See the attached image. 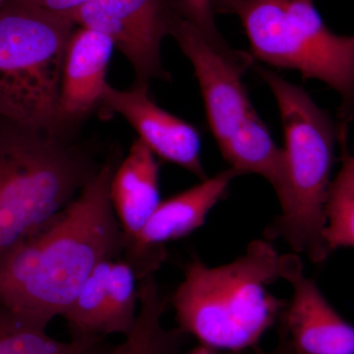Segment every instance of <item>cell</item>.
<instances>
[{"label":"cell","mask_w":354,"mask_h":354,"mask_svg":"<svg viewBox=\"0 0 354 354\" xmlns=\"http://www.w3.org/2000/svg\"><path fill=\"white\" fill-rule=\"evenodd\" d=\"M120 155L111 153L78 196L0 267V302L48 329L62 317L95 266L124 252L111 185Z\"/></svg>","instance_id":"obj_1"},{"label":"cell","mask_w":354,"mask_h":354,"mask_svg":"<svg viewBox=\"0 0 354 354\" xmlns=\"http://www.w3.org/2000/svg\"><path fill=\"white\" fill-rule=\"evenodd\" d=\"M279 257L265 239L251 242L243 255L227 264L193 260L169 301L178 330L216 351L255 348L286 305L268 288L279 279Z\"/></svg>","instance_id":"obj_2"},{"label":"cell","mask_w":354,"mask_h":354,"mask_svg":"<svg viewBox=\"0 0 354 354\" xmlns=\"http://www.w3.org/2000/svg\"><path fill=\"white\" fill-rule=\"evenodd\" d=\"M258 72L278 104L285 137L281 213L266 228L265 239L283 241L292 252L320 264L330 255L324 232L337 124L299 86L271 70L259 67Z\"/></svg>","instance_id":"obj_3"},{"label":"cell","mask_w":354,"mask_h":354,"mask_svg":"<svg viewBox=\"0 0 354 354\" xmlns=\"http://www.w3.org/2000/svg\"><path fill=\"white\" fill-rule=\"evenodd\" d=\"M68 135L0 118V267L101 167Z\"/></svg>","instance_id":"obj_4"},{"label":"cell","mask_w":354,"mask_h":354,"mask_svg":"<svg viewBox=\"0 0 354 354\" xmlns=\"http://www.w3.org/2000/svg\"><path fill=\"white\" fill-rule=\"evenodd\" d=\"M215 13L234 14L251 55L278 68L316 79L341 97L339 129L354 121V36L330 31L313 3L299 0H212Z\"/></svg>","instance_id":"obj_5"},{"label":"cell","mask_w":354,"mask_h":354,"mask_svg":"<svg viewBox=\"0 0 354 354\" xmlns=\"http://www.w3.org/2000/svg\"><path fill=\"white\" fill-rule=\"evenodd\" d=\"M74 25L64 14L7 0L0 10V118L62 133L60 79Z\"/></svg>","instance_id":"obj_6"},{"label":"cell","mask_w":354,"mask_h":354,"mask_svg":"<svg viewBox=\"0 0 354 354\" xmlns=\"http://www.w3.org/2000/svg\"><path fill=\"white\" fill-rule=\"evenodd\" d=\"M176 14L171 0H90L64 15L108 36L131 64L135 83L149 85L153 80L171 81L160 48L171 36Z\"/></svg>","instance_id":"obj_7"},{"label":"cell","mask_w":354,"mask_h":354,"mask_svg":"<svg viewBox=\"0 0 354 354\" xmlns=\"http://www.w3.org/2000/svg\"><path fill=\"white\" fill-rule=\"evenodd\" d=\"M171 36L194 68L209 129L220 147L254 109L243 83L254 57L230 48H216L178 14Z\"/></svg>","instance_id":"obj_8"},{"label":"cell","mask_w":354,"mask_h":354,"mask_svg":"<svg viewBox=\"0 0 354 354\" xmlns=\"http://www.w3.org/2000/svg\"><path fill=\"white\" fill-rule=\"evenodd\" d=\"M279 279L290 283L292 295L279 317L283 330L297 354H354V326L324 297L304 272L298 254L279 257Z\"/></svg>","instance_id":"obj_9"},{"label":"cell","mask_w":354,"mask_h":354,"mask_svg":"<svg viewBox=\"0 0 354 354\" xmlns=\"http://www.w3.org/2000/svg\"><path fill=\"white\" fill-rule=\"evenodd\" d=\"M239 176L234 169L218 172L189 189L160 201L141 232L125 248V258L139 279L155 274L165 259V244L183 239L204 225L214 207Z\"/></svg>","instance_id":"obj_10"},{"label":"cell","mask_w":354,"mask_h":354,"mask_svg":"<svg viewBox=\"0 0 354 354\" xmlns=\"http://www.w3.org/2000/svg\"><path fill=\"white\" fill-rule=\"evenodd\" d=\"M100 109L124 118L157 158L183 167L200 180L208 178L197 128L158 106L149 95L148 84L134 82L127 90L108 84Z\"/></svg>","instance_id":"obj_11"},{"label":"cell","mask_w":354,"mask_h":354,"mask_svg":"<svg viewBox=\"0 0 354 354\" xmlns=\"http://www.w3.org/2000/svg\"><path fill=\"white\" fill-rule=\"evenodd\" d=\"M113 48V41L101 32L85 27L74 30L67 44L60 79V132L68 134L72 127L101 106Z\"/></svg>","instance_id":"obj_12"},{"label":"cell","mask_w":354,"mask_h":354,"mask_svg":"<svg viewBox=\"0 0 354 354\" xmlns=\"http://www.w3.org/2000/svg\"><path fill=\"white\" fill-rule=\"evenodd\" d=\"M111 198L127 246L141 232L160 203L157 156L141 140L133 142L127 157L116 167Z\"/></svg>","instance_id":"obj_13"},{"label":"cell","mask_w":354,"mask_h":354,"mask_svg":"<svg viewBox=\"0 0 354 354\" xmlns=\"http://www.w3.org/2000/svg\"><path fill=\"white\" fill-rule=\"evenodd\" d=\"M218 149L239 176L249 174L263 177L278 199L281 197L286 184L285 155L255 109Z\"/></svg>","instance_id":"obj_14"},{"label":"cell","mask_w":354,"mask_h":354,"mask_svg":"<svg viewBox=\"0 0 354 354\" xmlns=\"http://www.w3.org/2000/svg\"><path fill=\"white\" fill-rule=\"evenodd\" d=\"M169 305V300L160 292L153 274L142 279L136 322L111 354H176L184 334L180 330H167L162 325Z\"/></svg>","instance_id":"obj_15"},{"label":"cell","mask_w":354,"mask_h":354,"mask_svg":"<svg viewBox=\"0 0 354 354\" xmlns=\"http://www.w3.org/2000/svg\"><path fill=\"white\" fill-rule=\"evenodd\" d=\"M104 337L71 335L53 339L46 328L31 322L0 302V354H111Z\"/></svg>","instance_id":"obj_16"},{"label":"cell","mask_w":354,"mask_h":354,"mask_svg":"<svg viewBox=\"0 0 354 354\" xmlns=\"http://www.w3.org/2000/svg\"><path fill=\"white\" fill-rule=\"evenodd\" d=\"M348 136L339 139L342 167L330 183L324 232L329 252L354 249V153L348 150Z\"/></svg>","instance_id":"obj_17"},{"label":"cell","mask_w":354,"mask_h":354,"mask_svg":"<svg viewBox=\"0 0 354 354\" xmlns=\"http://www.w3.org/2000/svg\"><path fill=\"white\" fill-rule=\"evenodd\" d=\"M113 260H104L95 266L62 315L71 335H106V288Z\"/></svg>","instance_id":"obj_18"},{"label":"cell","mask_w":354,"mask_h":354,"mask_svg":"<svg viewBox=\"0 0 354 354\" xmlns=\"http://www.w3.org/2000/svg\"><path fill=\"white\" fill-rule=\"evenodd\" d=\"M138 274L127 259H113L106 288V335L129 334L139 306Z\"/></svg>","instance_id":"obj_19"},{"label":"cell","mask_w":354,"mask_h":354,"mask_svg":"<svg viewBox=\"0 0 354 354\" xmlns=\"http://www.w3.org/2000/svg\"><path fill=\"white\" fill-rule=\"evenodd\" d=\"M171 4L176 12L195 26L209 43L218 48H230L216 27L212 0H171Z\"/></svg>","instance_id":"obj_20"},{"label":"cell","mask_w":354,"mask_h":354,"mask_svg":"<svg viewBox=\"0 0 354 354\" xmlns=\"http://www.w3.org/2000/svg\"><path fill=\"white\" fill-rule=\"evenodd\" d=\"M234 354H243L242 353ZM248 354H297L295 349L291 346L288 337H286L283 330L279 329V342L276 348L270 351H255L254 353Z\"/></svg>","instance_id":"obj_21"},{"label":"cell","mask_w":354,"mask_h":354,"mask_svg":"<svg viewBox=\"0 0 354 354\" xmlns=\"http://www.w3.org/2000/svg\"><path fill=\"white\" fill-rule=\"evenodd\" d=\"M187 354H218V353H216V351H214V349L207 348V346H202V344H200L199 346H197V348L192 349V351H191L190 353H188ZM230 354H234V353H230Z\"/></svg>","instance_id":"obj_22"},{"label":"cell","mask_w":354,"mask_h":354,"mask_svg":"<svg viewBox=\"0 0 354 354\" xmlns=\"http://www.w3.org/2000/svg\"><path fill=\"white\" fill-rule=\"evenodd\" d=\"M26 1L30 2V3L32 4H38L39 2L41 1V0H26Z\"/></svg>","instance_id":"obj_23"},{"label":"cell","mask_w":354,"mask_h":354,"mask_svg":"<svg viewBox=\"0 0 354 354\" xmlns=\"http://www.w3.org/2000/svg\"><path fill=\"white\" fill-rule=\"evenodd\" d=\"M299 1L308 2V3H313V0H299Z\"/></svg>","instance_id":"obj_24"},{"label":"cell","mask_w":354,"mask_h":354,"mask_svg":"<svg viewBox=\"0 0 354 354\" xmlns=\"http://www.w3.org/2000/svg\"></svg>","instance_id":"obj_25"}]
</instances>
